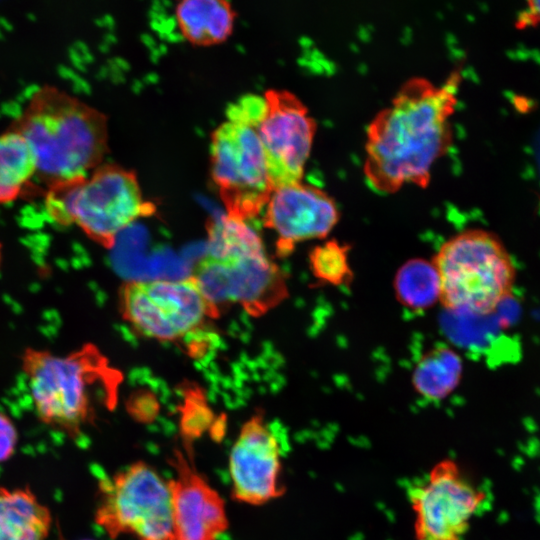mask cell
<instances>
[{
	"mask_svg": "<svg viewBox=\"0 0 540 540\" xmlns=\"http://www.w3.org/2000/svg\"><path fill=\"white\" fill-rule=\"evenodd\" d=\"M459 80L458 73L441 84L411 78L371 120L363 171L373 190L392 193L405 184H428L434 162L450 144Z\"/></svg>",
	"mask_w": 540,
	"mask_h": 540,
	"instance_id": "cell-1",
	"label": "cell"
},
{
	"mask_svg": "<svg viewBox=\"0 0 540 540\" xmlns=\"http://www.w3.org/2000/svg\"><path fill=\"white\" fill-rule=\"evenodd\" d=\"M9 128L30 146L34 179L44 192L55 183L88 176L108 149L106 116L52 86L39 88Z\"/></svg>",
	"mask_w": 540,
	"mask_h": 540,
	"instance_id": "cell-2",
	"label": "cell"
},
{
	"mask_svg": "<svg viewBox=\"0 0 540 540\" xmlns=\"http://www.w3.org/2000/svg\"><path fill=\"white\" fill-rule=\"evenodd\" d=\"M22 370L40 421L73 440L93 423L95 393L108 410L116 407L122 376L93 344L64 356L28 348Z\"/></svg>",
	"mask_w": 540,
	"mask_h": 540,
	"instance_id": "cell-3",
	"label": "cell"
},
{
	"mask_svg": "<svg viewBox=\"0 0 540 540\" xmlns=\"http://www.w3.org/2000/svg\"><path fill=\"white\" fill-rule=\"evenodd\" d=\"M191 277L216 314L220 306L239 304L258 316L288 296L284 274L248 226L223 233L200 259Z\"/></svg>",
	"mask_w": 540,
	"mask_h": 540,
	"instance_id": "cell-4",
	"label": "cell"
},
{
	"mask_svg": "<svg viewBox=\"0 0 540 540\" xmlns=\"http://www.w3.org/2000/svg\"><path fill=\"white\" fill-rule=\"evenodd\" d=\"M432 264L440 283L439 301L447 310L488 315L513 294L516 265L490 231L469 229L454 235L440 246Z\"/></svg>",
	"mask_w": 540,
	"mask_h": 540,
	"instance_id": "cell-5",
	"label": "cell"
},
{
	"mask_svg": "<svg viewBox=\"0 0 540 540\" xmlns=\"http://www.w3.org/2000/svg\"><path fill=\"white\" fill-rule=\"evenodd\" d=\"M44 205L54 223L75 224L105 248H112L132 222L154 211L143 200L134 172L115 164H101L88 176L49 186Z\"/></svg>",
	"mask_w": 540,
	"mask_h": 540,
	"instance_id": "cell-6",
	"label": "cell"
},
{
	"mask_svg": "<svg viewBox=\"0 0 540 540\" xmlns=\"http://www.w3.org/2000/svg\"><path fill=\"white\" fill-rule=\"evenodd\" d=\"M264 98L247 96L230 106L228 120L211 137V175L227 215L248 221L272 192L258 126Z\"/></svg>",
	"mask_w": 540,
	"mask_h": 540,
	"instance_id": "cell-7",
	"label": "cell"
},
{
	"mask_svg": "<svg viewBox=\"0 0 540 540\" xmlns=\"http://www.w3.org/2000/svg\"><path fill=\"white\" fill-rule=\"evenodd\" d=\"M95 523L111 539L130 534L138 540H174L168 481L144 461L100 479Z\"/></svg>",
	"mask_w": 540,
	"mask_h": 540,
	"instance_id": "cell-8",
	"label": "cell"
},
{
	"mask_svg": "<svg viewBox=\"0 0 540 540\" xmlns=\"http://www.w3.org/2000/svg\"><path fill=\"white\" fill-rule=\"evenodd\" d=\"M416 540H464L485 492L452 458L435 463L409 489Z\"/></svg>",
	"mask_w": 540,
	"mask_h": 540,
	"instance_id": "cell-9",
	"label": "cell"
},
{
	"mask_svg": "<svg viewBox=\"0 0 540 540\" xmlns=\"http://www.w3.org/2000/svg\"><path fill=\"white\" fill-rule=\"evenodd\" d=\"M120 310L137 332L160 340L180 338L216 316L192 277L127 282L120 289Z\"/></svg>",
	"mask_w": 540,
	"mask_h": 540,
	"instance_id": "cell-10",
	"label": "cell"
},
{
	"mask_svg": "<svg viewBox=\"0 0 540 540\" xmlns=\"http://www.w3.org/2000/svg\"><path fill=\"white\" fill-rule=\"evenodd\" d=\"M258 132L272 190L302 180L315 122L301 100L287 90H268Z\"/></svg>",
	"mask_w": 540,
	"mask_h": 540,
	"instance_id": "cell-11",
	"label": "cell"
},
{
	"mask_svg": "<svg viewBox=\"0 0 540 540\" xmlns=\"http://www.w3.org/2000/svg\"><path fill=\"white\" fill-rule=\"evenodd\" d=\"M229 474L237 502L262 505L285 493L281 446L261 414L242 425L230 451Z\"/></svg>",
	"mask_w": 540,
	"mask_h": 540,
	"instance_id": "cell-12",
	"label": "cell"
},
{
	"mask_svg": "<svg viewBox=\"0 0 540 540\" xmlns=\"http://www.w3.org/2000/svg\"><path fill=\"white\" fill-rule=\"evenodd\" d=\"M263 210L264 225L275 232L281 256L298 243L327 237L340 216L329 194L302 180L274 188Z\"/></svg>",
	"mask_w": 540,
	"mask_h": 540,
	"instance_id": "cell-13",
	"label": "cell"
},
{
	"mask_svg": "<svg viewBox=\"0 0 540 540\" xmlns=\"http://www.w3.org/2000/svg\"><path fill=\"white\" fill-rule=\"evenodd\" d=\"M169 461L174 540H217L228 528L225 501L198 472L194 455L176 448Z\"/></svg>",
	"mask_w": 540,
	"mask_h": 540,
	"instance_id": "cell-14",
	"label": "cell"
},
{
	"mask_svg": "<svg viewBox=\"0 0 540 540\" xmlns=\"http://www.w3.org/2000/svg\"><path fill=\"white\" fill-rule=\"evenodd\" d=\"M51 524L49 509L29 488L0 486V540H46Z\"/></svg>",
	"mask_w": 540,
	"mask_h": 540,
	"instance_id": "cell-15",
	"label": "cell"
},
{
	"mask_svg": "<svg viewBox=\"0 0 540 540\" xmlns=\"http://www.w3.org/2000/svg\"><path fill=\"white\" fill-rule=\"evenodd\" d=\"M175 14L184 38L202 46L224 41L235 19L230 2L223 0H184L177 4Z\"/></svg>",
	"mask_w": 540,
	"mask_h": 540,
	"instance_id": "cell-16",
	"label": "cell"
},
{
	"mask_svg": "<svg viewBox=\"0 0 540 540\" xmlns=\"http://www.w3.org/2000/svg\"><path fill=\"white\" fill-rule=\"evenodd\" d=\"M36 161L27 141L8 128L0 134V204L32 191Z\"/></svg>",
	"mask_w": 540,
	"mask_h": 540,
	"instance_id": "cell-17",
	"label": "cell"
},
{
	"mask_svg": "<svg viewBox=\"0 0 540 540\" xmlns=\"http://www.w3.org/2000/svg\"><path fill=\"white\" fill-rule=\"evenodd\" d=\"M462 371V360L455 351L444 346L436 347L417 362L412 375V385L424 399L440 401L457 388Z\"/></svg>",
	"mask_w": 540,
	"mask_h": 540,
	"instance_id": "cell-18",
	"label": "cell"
},
{
	"mask_svg": "<svg viewBox=\"0 0 540 540\" xmlns=\"http://www.w3.org/2000/svg\"><path fill=\"white\" fill-rule=\"evenodd\" d=\"M394 289L399 302L409 309L423 310L440 298V283L432 264L423 259H412L397 272Z\"/></svg>",
	"mask_w": 540,
	"mask_h": 540,
	"instance_id": "cell-19",
	"label": "cell"
},
{
	"mask_svg": "<svg viewBox=\"0 0 540 540\" xmlns=\"http://www.w3.org/2000/svg\"><path fill=\"white\" fill-rule=\"evenodd\" d=\"M348 248L335 240L316 246L309 260L312 274L321 282L339 286L352 279Z\"/></svg>",
	"mask_w": 540,
	"mask_h": 540,
	"instance_id": "cell-20",
	"label": "cell"
},
{
	"mask_svg": "<svg viewBox=\"0 0 540 540\" xmlns=\"http://www.w3.org/2000/svg\"><path fill=\"white\" fill-rule=\"evenodd\" d=\"M158 403L150 395L133 397L128 404V411L135 420L141 423L152 422L158 413Z\"/></svg>",
	"mask_w": 540,
	"mask_h": 540,
	"instance_id": "cell-21",
	"label": "cell"
},
{
	"mask_svg": "<svg viewBox=\"0 0 540 540\" xmlns=\"http://www.w3.org/2000/svg\"><path fill=\"white\" fill-rule=\"evenodd\" d=\"M17 431L11 419L0 411V463L8 460L14 453Z\"/></svg>",
	"mask_w": 540,
	"mask_h": 540,
	"instance_id": "cell-22",
	"label": "cell"
},
{
	"mask_svg": "<svg viewBox=\"0 0 540 540\" xmlns=\"http://www.w3.org/2000/svg\"><path fill=\"white\" fill-rule=\"evenodd\" d=\"M517 17L515 26L518 29H524L540 24V1H528Z\"/></svg>",
	"mask_w": 540,
	"mask_h": 540,
	"instance_id": "cell-23",
	"label": "cell"
},
{
	"mask_svg": "<svg viewBox=\"0 0 540 540\" xmlns=\"http://www.w3.org/2000/svg\"><path fill=\"white\" fill-rule=\"evenodd\" d=\"M0 264H1V245H0Z\"/></svg>",
	"mask_w": 540,
	"mask_h": 540,
	"instance_id": "cell-24",
	"label": "cell"
}]
</instances>
